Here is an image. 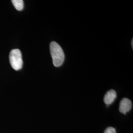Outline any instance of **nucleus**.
<instances>
[{"instance_id":"obj_1","label":"nucleus","mask_w":133,"mask_h":133,"mask_svg":"<svg viewBox=\"0 0 133 133\" xmlns=\"http://www.w3.org/2000/svg\"><path fill=\"white\" fill-rule=\"evenodd\" d=\"M50 51L54 66H61L65 59V54L62 48L58 43L52 42L50 44Z\"/></svg>"},{"instance_id":"obj_2","label":"nucleus","mask_w":133,"mask_h":133,"mask_svg":"<svg viewBox=\"0 0 133 133\" xmlns=\"http://www.w3.org/2000/svg\"><path fill=\"white\" fill-rule=\"evenodd\" d=\"M9 59L11 66L14 70L18 71L22 68L23 60L22 54L18 49H14L11 50Z\"/></svg>"},{"instance_id":"obj_3","label":"nucleus","mask_w":133,"mask_h":133,"mask_svg":"<svg viewBox=\"0 0 133 133\" xmlns=\"http://www.w3.org/2000/svg\"><path fill=\"white\" fill-rule=\"evenodd\" d=\"M132 107V103L130 100L128 98H123L120 101L119 104V111L124 114L129 112Z\"/></svg>"},{"instance_id":"obj_4","label":"nucleus","mask_w":133,"mask_h":133,"mask_svg":"<svg viewBox=\"0 0 133 133\" xmlns=\"http://www.w3.org/2000/svg\"><path fill=\"white\" fill-rule=\"evenodd\" d=\"M116 92L114 90L111 89L108 91L105 94L104 98L105 104L108 105L111 104L116 98Z\"/></svg>"},{"instance_id":"obj_5","label":"nucleus","mask_w":133,"mask_h":133,"mask_svg":"<svg viewBox=\"0 0 133 133\" xmlns=\"http://www.w3.org/2000/svg\"><path fill=\"white\" fill-rule=\"evenodd\" d=\"M14 8L17 10H22L24 8V2L22 0H12L11 1Z\"/></svg>"},{"instance_id":"obj_6","label":"nucleus","mask_w":133,"mask_h":133,"mask_svg":"<svg viewBox=\"0 0 133 133\" xmlns=\"http://www.w3.org/2000/svg\"><path fill=\"white\" fill-rule=\"evenodd\" d=\"M104 133H116L115 129L114 127H109L105 129Z\"/></svg>"},{"instance_id":"obj_7","label":"nucleus","mask_w":133,"mask_h":133,"mask_svg":"<svg viewBox=\"0 0 133 133\" xmlns=\"http://www.w3.org/2000/svg\"><path fill=\"white\" fill-rule=\"evenodd\" d=\"M131 43H132V48H133V39H132V42H131Z\"/></svg>"}]
</instances>
